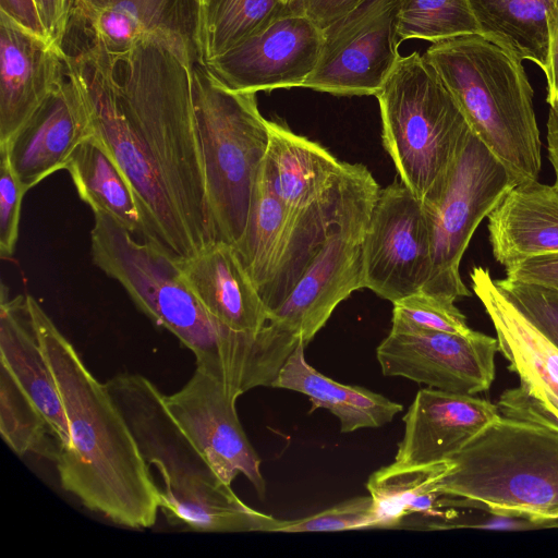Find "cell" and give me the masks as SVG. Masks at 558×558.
<instances>
[{
  "label": "cell",
  "mask_w": 558,
  "mask_h": 558,
  "mask_svg": "<svg viewBox=\"0 0 558 558\" xmlns=\"http://www.w3.org/2000/svg\"><path fill=\"white\" fill-rule=\"evenodd\" d=\"M93 263L118 281L137 308L173 333L196 359V368L240 397L271 386L301 341L276 324L238 332L218 323L183 278L178 258L148 241H137L105 213H94Z\"/></svg>",
  "instance_id": "obj_1"
},
{
  "label": "cell",
  "mask_w": 558,
  "mask_h": 558,
  "mask_svg": "<svg viewBox=\"0 0 558 558\" xmlns=\"http://www.w3.org/2000/svg\"><path fill=\"white\" fill-rule=\"evenodd\" d=\"M26 303L68 420L69 442L56 462L62 488L116 524L153 526L159 488L125 418L40 304L32 295Z\"/></svg>",
  "instance_id": "obj_2"
},
{
  "label": "cell",
  "mask_w": 558,
  "mask_h": 558,
  "mask_svg": "<svg viewBox=\"0 0 558 558\" xmlns=\"http://www.w3.org/2000/svg\"><path fill=\"white\" fill-rule=\"evenodd\" d=\"M197 52L192 37L159 31L119 63L122 111L146 150L198 250L217 241L194 106Z\"/></svg>",
  "instance_id": "obj_3"
},
{
  "label": "cell",
  "mask_w": 558,
  "mask_h": 558,
  "mask_svg": "<svg viewBox=\"0 0 558 558\" xmlns=\"http://www.w3.org/2000/svg\"><path fill=\"white\" fill-rule=\"evenodd\" d=\"M105 385L142 458L161 475L159 508L169 523L210 533L275 531L279 520L248 507L215 474L148 378L120 374Z\"/></svg>",
  "instance_id": "obj_4"
},
{
  "label": "cell",
  "mask_w": 558,
  "mask_h": 558,
  "mask_svg": "<svg viewBox=\"0 0 558 558\" xmlns=\"http://www.w3.org/2000/svg\"><path fill=\"white\" fill-rule=\"evenodd\" d=\"M423 56L515 185L537 180L542 141L521 61L480 34L432 43Z\"/></svg>",
  "instance_id": "obj_5"
},
{
  "label": "cell",
  "mask_w": 558,
  "mask_h": 558,
  "mask_svg": "<svg viewBox=\"0 0 558 558\" xmlns=\"http://www.w3.org/2000/svg\"><path fill=\"white\" fill-rule=\"evenodd\" d=\"M434 483L441 507L558 523V430L499 415Z\"/></svg>",
  "instance_id": "obj_6"
},
{
  "label": "cell",
  "mask_w": 558,
  "mask_h": 558,
  "mask_svg": "<svg viewBox=\"0 0 558 558\" xmlns=\"http://www.w3.org/2000/svg\"><path fill=\"white\" fill-rule=\"evenodd\" d=\"M376 98L383 142L401 182L433 202L471 131L445 83L418 52L400 57Z\"/></svg>",
  "instance_id": "obj_7"
},
{
  "label": "cell",
  "mask_w": 558,
  "mask_h": 558,
  "mask_svg": "<svg viewBox=\"0 0 558 558\" xmlns=\"http://www.w3.org/2000/svg\"><path fill=\"white\" fill-rule=\"evenodd\" d=\"M194 106L216 238L233 245L246 226L269 144V121L259 112L256 93L227 87L198 62Z\"/></svg>",
  "instance_id": "obj_8"
},
{
  "label": "cell",
  "mask_w": 558,
  "mask_h": 558,
  "mask_svg": "<svg viewBox=\"0 0 558 558\" xmlns=\"http://www.w3.org/2000/svg\"><path fill=\"white\" fill-rule=\"evenodd\" d=\"M260 174L271 193L306 222L327 234L363 240L380 192L365 166L340 161L319 144L269 121Z\"/></svg>",
  "instance_id": "obj_9"
},
{
  "label": "cell",
  "mask_w": 558,
  "mask_h": 558,
  "mask_svg": "<svg viewBox=\"0 0 558 558\" xmlns=\"http://www.w3.org/2000/svg\"><path fill=\"white\" fill-rule=\"evenodd\" d=\"M70 56L77 70L94 135L133 190L142 218L143 240L178 259L194 255L199 250L122 111L117 88L118 64L89 52Z\"/></svg>",
  "instance_id": "obj_10"
},
{
  "label": "cell",
  "mask_w": 558,
  "mask_h": 558,
  "mask_svg": "<svg viewBox=\"0 0 558 558\" xmlns=\"http://www.w3.org/2000/svg\"><path fill=\"white\" fill-rule=\"evenodd\" d=\"M515 185L506 168L469 132L438 196L423 203L433 244V268L423 289L456 302L470 296L460 264L471 239L504 196Z\"/></svg>",
  "instance_id": "obj_11"
},
{
  "label": "cell",
  "mask_w": 558,
  "mask_h": 558,
  "mask_svg": "<svg viewBox=\"0 0 558 558\" xmlns=\"http://www.w3.org/2000/svg\"><path fill=\"white\" fill-rule=\"evenodd\" d=\"M403 0H362L323 29L317 65L302 87L343 96L376 95L396 66Z\"/></svg>",
  "instance_id": "obj_12"
},
{
  "label": "cell",
  "mask_w": 558,
  "mask_h": 558,
  "mask_svg": "<svg viewBox=\"0 0 558 558\" xmlns=\"http://www.w3.org/2000/svg\"><path fill=\"white\" fill-rule=\"evenodd\" d=\"M364 288L392 304L423 291L433 244L423 202L402 182L380 189L362 240Z\"/></svg>",
  "instance_id": "obj_13"
},
{
  "label": "cell",
  "mask_w": 558,
  "mask_h": 558,
  "mask_svg": "<svg viewBox=\"0 0 558 558\" xmlns=\"http://www.w3.org/2000/svg\"><path fill=\"white\" fill-rule=\"evenodd\" d=\"M328 235L287 208L259 170L244 232L233 246L268 316L290 294Z\"/></svg>",
  "instance_id": "obj_14"
},
{
  "label": "cell",
  "mask_w": 558,
  "mask_h": 558,
  "mask_svg": "<svg viewBox=\"0 0 558 558\" xmlns=\"http://www.w3.org/2000/svg\"><path fill=\"white\" fill-rule=\"evenodd\" d=\"M497 338L473 331L390 330L377 347L385 376L404 377L427 387L475 395L495 377Z\"/></svg>",
  "instance_id": "obj_15"
},
{
  "label": "cell",
  "mask_w": 558,
  "mask_h": 558,
  "mask_svg": "<svg viewBox=\"0 0 558 558\" xmlns=\"http://www.w3.org/2000/svg\"><path fill=\"white\" fill-rule=\"evenodd\" d=\"M238 398L220 381L196 368L179 391L165 395V404L225 484L231 485L243 474L264 499L266 483L260 472V458L240 423L235 409Z\"/></svg>",
  "instance_id": "obj_16"
},
{
  "label": "cell",
  "mask_w": 558,
  "mask_h": 558,
  "mask_svg": "<svg viewBox=\"0 0 558 558\" xmlns=\"http://www.w3.org/2000/svg\"><path fill=\"white\" fill-rule=\"evenodd\" d=\"M322 46L323 31L308 17L289 10L202 65L234 90L257 93L302 87L317 65Z\"/></svg>",
  "instance_id": "obj_17"
},
{
  "label": "cell",
  "mask_w": 558,
  "mask_h": 558,
  "mask_svg": "<svg viewBox=\"0 0 558 558\" xmlns=\"http://www.w3.org/2000/svg\"><path fill=\"white\" fill-rule=\"evenodd\" d=\"M196 26L194 0H73L64 39L73 45L65 52H90L119 65L150 34L173 31L194 40Z\"/></svg>",
  "instance_id": "obj_18"
},
{
  "label": "cell",
  "mask_w": 558,
  "mask_h": 558,
  "mask_svg": "<svg viewBox=\"0 0 558 558\" xmlns=\"http://www.w3.org/2000/svg\"><path fill=\"white\" fill-rule=\"evenodd\" d=\"M65 70L62 46L0 10V147L58 90Z\"/></svg>",
  "instance_id": "obj_19"
},
{
  "label": "cell",
  "mask_w": 558,
  "mask_h": 558,
  "mask_svg": "<svg viewBox=\"0 0 558 558\" xmlns=\"http://www.w3.org/2000/svg\"><path fill=\"white\" fill-rule=\"evenodd\" d=\"M65 72L58 90L0 147L26 191L65 169L76 147L94 134L77 70L68 53Z\"/></svg>",
  "instance_id": "obj_20"
},
{
  "label": "cell",
  "mask_w": 558,
  "mask_h": 558,
  "mask_svg": "<svg viewBox=\"0 0 558 558\" xmlns=\"http://www.w3.org/2000/svg\"><path fill=\"white\" fill-rule=\"evenodd\" d=\"M497 404L474 395L420 389L403 417L393 463L426 465L451 459L494 422Z\"/></svg>",
  "instance_id": "obj_21"
},
{
  "label": "cell",
  "mask_w": 558,
  "mask_h": 558,
  "mask_svg": "<svg viewBox=\"0 0 558 558\" xmlns=\"http://www.w3.org/2000/svg\"><path fill=\"white\" fill-rule=\"evenodd\" d=\"M364 288L362 241L331 232L283 303L268 322L299 337L305 345L336 307Z\"/></svg>",
  "instance_id": "obj_22"
},
{
  "label": "cell",
  "mask_w": 558,
  "mask_h": 558,
  "mask_svg": "<svg viewBox=\"0 0 558 558\" xmlns=\"http://www.w3.org/2000/svg\"><path fill=\"white\" fill-rule=\"evenodd\" d=\"M472 289L495 328L498 349L520 386L558 409V348L523 314L487 268L471 271Z\"/></svg>",
  "instance_id": "obj_23"
},
{
  "label": "cell",
  "mask_w": 558,
  "mask_h": 558,
  "mask_svg": "<svg viewBox=\"0 0 558 558\" xmlns=\"http://www.w3.org/2000/svg\"><path fill=\"white\" fill-rule=\"evenodd\" d=\"M178 262L187 286L218 323L250 333L267 325L268 311L232 244L215 241Z\"/></svg>",
  "instance_id": "obj_24"
},
{
  "label": "cell",
  "mask_w": 558,
  "mask_h": 558,
  "mask_svg": "<svg viewBox=\"0 0 558 558\" xmlns=\"http://www.w3.org/2000/svg\"><path fill=\"white\" fill-rule=\"evenodd\" d=\"M487 218L493 256L506 268L558 252V183L534 180L517 184Z\"/></svg>",
  "instance_id": "obj_25"
},
{
  "label": "cell",
  "mask_w": 558,
  "mask_h": 558,
  "mask_svg": "<svg viewBox=\"0 0 558 558\" xmlns=\"http://www.w3.org/2000/svg\"><path fill=\"white\" fill-rule=\"evenodd\" d=\"M0 364L46 417L62 447L69 442V426L61 395L35 331L26 295L9 299L1 290ZM62 449V448H61Z\"/></svg>",
  "instance_id": "obj_26"
},
{
  "label": "cell",
  "mask_w": 558,
  "mask_h": 558,
  "mask_svg": "<svg viewBox=\"0 0 558 558\" xmlns=\"http://www.w3.org/2000/svg\"><path fill=\"white\" fill-rule=\"evenodd\" d=\"M304 348V342L300 341L271 387L307 396L312 411L324 408L339 418L342 433L380 427L402 411L400 403L383 395L361 386L340 384L323 375L306 362Z\"/></svg>",
  "instance_id": "obj_27"
},
{
  "label": "cell",
  "mask_w": 558,
  "mask_h": 558,
  "mask_svg": "<svg viewBox=\"0 0 558 558\" xmlns=\"http://www.w3.org/2000/svg\"><path fill=\"white\" fill-rule=\"evenodd\" d=\"M480 35L544 72L548 58V14L556 0H468Z\"/></svg>",
  "instance_id": "obj_28"
},
{
  "label": "cell",
  "mask_w": 558,
  "mask_h": 558,
  "mask_svg": "<svg viewBox=\"0 0 558 558\" xmlns=\"http://www.w3.org/2000/svg\"><path fill=\"white\" fill-rule=\"evenodd\" d=\"M65 170L80 198L93 213H105L132 234L142 233V218L124 173L93 134L73 151Z\"/></svg>",
  "instance_id": "obj_29"
},
{
  "label": "cell",
  "mask_w": 558,
  "mask_h": 558,
  "mask_svg": "<svg viewBox=\"0 0 558 558\" xmlns=\"http://www.w3.org/2000/svg\"><path fill=\"white\" fill-rule=\"evenodd\" d=\"M449 461L426 465L391 463L374 472L366 484L373 497L383 527H396L410 514L452 519L439 509L441 497L434 483L448 469Z\"/></svg>",
  "instance_id": "obj_30"
},
{
  "label": "cell",
  "mask_w": 558,
  "mask_h": 558,
  "mask_svg": "<svg viewBox=\"0 0 558 558\" xmlns=\"http://www.w3.org/2000/svg\"><path fill=\"white\" fill-rule=\"evenodd\" d=\"M288 12L278 0H209L194 35L197 62L218 58Z\"/></svg>",
  "instance_id": "obj_31"
},
{
  "label": "cell",
  "mask_w": 558,
  "mask_h": 558,
  "mask_svg": "<svg viewBox=\"0 0 558 558\" xmlns=\"http://www.w3.org/2000/svg\"><path fill=\"white\" fill-rule=\"evenodd\" d=\"M0 433L19 456L37 454L57 462L62 445L36 404L0 364Z\"/></svg>",
  "instance_id": "obj_32"
},
{
  "label": "cell",
  "mask_w": 558,
  "mask_h": 558,
  "mask_svg": "<svg viewBox=\"0 0 558 558\" xmlns=\"http://www.w3.org/2000/svg\"><path fill=\"white\" fill-rule=\"evenodd\" d=\"M480 34L468 0H403L398 35L405 39L436 43Z\"/></svg>",
  "instance_id": "obj_33"
},
{
  "label": "cell",
  "mask_w": 558,
  "mask_h": 558,
  "mask_svg": "<svg viewBox=\"0 0 558 558\" xmlns=\"http://www.w3.org/2000/svg\"><path fill=\"white\" fill-rule=\"evenodd\" d=\"M391 330H437L470 335L474 330L454 302L424 291L393 303Z\"/></svg>",
  "instance_id": "obj_34"
},
{
  "label": "cell",
  "mask_w": 558,
  "mask_h": 558,
  "mask_svg": "<svg viewBox=\"0 0 558 558\" xmlns=\"http://www.w3.org/2000/svg\"><path fill=\"white\" fill-rule=\"evenodd\" d=\"M383 527L371 495L342 501L318 513L295 519L279 520L275 532H338Z\"/></svg>",
  "instance_id": "obj_35"
},
{
  "label": "cell",
  "mask_w": 558,
  "mask_h": 558,
  "mask_svg": "<svg viewBox=\"0 0 558 558\" xmlns=\"http://www.w3.org/2000/svg\"><path fill=\"white\" fill-rule=\"evenodd\" d=\"M496 281L533 325L558 348V292L507 279Z\"/></svg>",
  "instance_id": "obj_36"
},
{
  "label": "cell",
  "mask_w": 558,
  "mask_h": 558,
  "mask_svg": "<svg viewBox=\"0 0 558 558\" xmlns=\"http://www.w3.org/2000/svg\"><path fill=\"white\" fill-rule=\"evenodd\" d=\"M27 191L16 179L8 156L0 151V255L9 258L15 252L22 199Z\"/></svg>",
  "instance_id": "obj_37"
},
{
  "label": "cell",
  "mask_w": 558,
  "mask_h": 558,
  "mask_svg": "<svg viewBox=\"0 0 558 558\" xmlns=\"http://www.w3.org/2000/svg\"><path fill=\"white\" fill-rule=\"evenodd\" d=\"M501 415L558 430V409L532 396L522 386L505 390L497 403Z\"/></svg>",
  "instance_id": "obj_38"
},
{
  "label": "cell",
  "mask_w": 558,
  "mask_h": 558,
  "mask_svg": "<svg viewBox=\"0 0 558 558\" xmlns=\"http://www.w3.org/2000/svg\"><path fill=\"white\" fill-rule=\"evenodd\" d=\"M509 281L535 284L558 292V252L521 259L506 268Z\"/></svg>",
  "instance_id": "obj_39"
},
{
  "label": "cell",
  "mask_w": 558,
  "mask_h": 558,
  "mask_svg": "<svg viewBox=\"0 0 558 558\" xmlns=\"http://www.w3.org/2000/svg\"><path fill=\"white\" fill-rule=\"evenodd\" d=\"M483 514L465 520H449L442 522L439 529H488V530H535L546 527H557V522L535 520L510 512H494L482 510Z\"/></svg>",
  "instance_id": "obj_40"
},
{
  "label": "cell",
  "mask_w": 558,
  "mask_h": 558,
  "mask_svg": "<svg viewBox=\"0 0 558 558\" xmlns=\"http://www.w3.org/2000/svg\"><path fill=\"white\" fill-rule=\"evenodd\" d=\"M362 0H291V13L304 15L322 31L352 10Z\"/></svg>",
  "instance_id": "obj_41"
},
{
  "label": "cell",
  "mask_w": 558,
  "mask_h": 558,
  "mask_svg": "<svg viewBox=\"0 0 558 558\" xmlns=\"http://www.w3.org/2000/svg\"><path fill=\"white\" fill-rule=\"evenodd\" d=\"M73 0H38V10L45 33L63 47L68 33Z\"/></svg>",
  "instance_id": "obj_42"
},
{
  "label": "cell",
  "mask_w": 558,
  "mask_h": 558,
  "mask_svg": "<svg viewBox=\"0 0 558 558\" xmlns=\"http://www.w3.org/2000/svg\"><path fill=\"white\" fill-rule=\"evenodd\" d=\"M548 58L544 71L547 82L546 100L549 106L558 105V0L555 1L548 14Z\"/></svg>",
  "instance_id": "obj_43"
},
{
  "label": "cell",
  "mask_w": 558,
  "mask_h": 558,
  "mask_svg": "<svg viewBox=\"0 0 558 558\" xmlns=\"http://www.w3.org/2000/svg\"><path fill=\"white\" fill-rule=\"evenodd\" d=\"M0 10L25 27L46 34L35 0H0Z\"/></svg>",
  "instance_id": "obj_44"
},
{
  "label": "cell",
  "mask_w": 558,
  "mask_h": 558,
  "mask_svg": "<svg viewBox=\"0 0 558 558\" xmlns=\"http://www.w3.org/2000/svg\"><path fill=\"white\" fill-rule=\"evenodd\" d=\"M547 151L558 183V105L550 106L547 119Z\"/></svg>",
  "instance_id": "obj_45"
},
{
  "label": "cell",
  "mask_w": 558,
  "mask_h": 558,
  "mask_svg": "<svg viewBox=\"0 0 558 558\" xmlns=\"http://www.w3.org/2000/svg\"><path fill=\"white\" fill-rule=\"evenodd\" d=\"M195 3H196V7H197V21L198 19L201 17V15L203 14L207 3L209 0H194Z\"/></svg>",
  "instance_id": "obj_46"
},
{
  "label": "cell",
  "mask_w": 558,
  "mask_h": 558,
  "mask_svg": "<svg viewBox=\"0 0 558 558\" xmlns=\"http://www.w3.org/2000/svg\"><path fill=\"white\" fill-rule=\"evenodd\" d=\"M278 1L283 3V4H286V5H288L291 0H278Z\"/></svg>",
  "instance_id": "obj_47"
},
{
  "label": "cell",
  "mask_w": 558,
  "mask_h": 558,
  "mask_svg": "<svg viewBox=\"0 0 558 558\" xmlns=\"http://www.w3.org/2000/svg\"><path fill=\"white\" fill-rule=\"evenodd\" d=\"M36 4H37V8H38V0H35ZM39 11V10H38Z\"/></svg>",
  "instance_id": "obj_48"
}]
</instances>
